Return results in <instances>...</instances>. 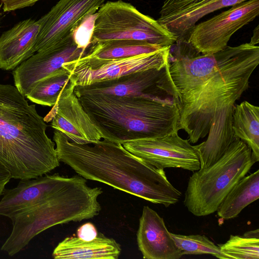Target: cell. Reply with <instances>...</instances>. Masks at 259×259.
<instances>
[{
	"instance_id": "cell-22",
	"label": "cell",
	"mask_w": 259,
	"mask_h": 259,
	"mask_svg": "<svg viewBox=\"0 0 259 259\" xmlns=\"http://www.w3.org/2000/svg\"><path fill=\"white\" fill-rule=\"evenodd\" d=\"M160 47L136 40H111L91 44L84 56L100 59L125 58L150 53Z\"/></svg>"
},
{
	"instance_id": "cell-7",
	"label": "cell",
	"mask_w": 259,
	"mask_h": 259,
	"mask_svg": "<svg viewBox=\"0 0 259 259\" xmlns=\"http://www.w3.org/2000/svg\"><path fill=\"white\" fill-rule=\"evenodd\" d=\"M120 39L140 40L160 47L171 46L177 40L157 20L131 4L108 1L96 13L91 44Z\"/></svg>"
},
{
	"instance_id": "cell-26",
	"label": "cell",
	"mask_w": 259,
	"mask_h": 259,
	"mask_svg": "<svg viewBox=\"0 0 259 259\" xmlns=\"http://www.w3.org/2000/svg\"><path fill=\"white\" fill-rule=\"evenodd\" d=\"M199 0H165L161 8L160 16L177 12Z\"/></svg>"
},
{
	"instance_id": "cell-29",
	"label": "cell",
	"mask_w": 259,
	"mask_h": 259,
	"mask_svg": "<svg viewBox=\"0 0 259 259\" xmlns=\"http://www.w3.org/2000/svg\"><path fill=\"white\" fill-rule=\"evenodd\" d=\"M12 179L10 171L0 162V196L2 195L5 186Z\"/></svg>"
},
{
	"instance_id": "cell-12",
	"label": "cell",
	"mask_w": 259,
	"mask_h": 259,
	"mask_svg": "<svg viewBox=\"0 0 259 259\" xmlns=\"http://www.w3.org/2000/svg\"><path fill=\"white\" fill-rule=\"evenodd\" d=\"M87 49L80 48L73 35L47 50L37 52L14 69L15 86L25 97L42 79L63 65L84 56Z\"/></svg>"
},
{
	"instance_id": "cell-27",
	"label": "cell",
	"mask_w": 259,
	"mask_h": 259,
	"mask_svg": "<svg viewBox=\"0 0 259 259\" xmlns=\"http://www.w3.org/2000/svg\"><path fill=\"white\" fill-rule=\"evenodd\" d=\"M77 237L84 241H91L98 235L97 230L94 224L88 222L82 225L77 230Z\"/></svg>"
},
{
	"instance_id": "cell-1",
	"label": "cell",
	"mask_w": 259,
	"mask_h": 259,
	"mask_svg": "<svg viewBox=\"0 0 259 259\" xmlns=\"http://www.w3.org/2000/svg\"><path fill=\"white\" fill-rule=\"evenodd\" d=\"M170 52L159 87L179 112V127L188 135L203 169L216 162L235 140L232 125L235 104L248 89L259 63V47L245 43L203 54L185 39Z\"/></svg>"
},
{
	"instance_id": "cell-18",
	"label": "cell",
	"mask_w": 259,
	"mask_h": 259,
	"mask_svg": "<svg viewBox=\"0 0 259 259\" xmlns=\"http://www.w3.org/2000/svg\"><path fill=\"white\" fill-rule=\"evenodd\" d=\"M121 249L112 238L98 234L91 241H84L74 236L67 237L59 242L52 253L55 259H117Z\"/></svg>"
},
{
	"instance_id": "cell-31",
	"label": "cell",
	"mask_w": 259,
	"mask_h": 259,
	"mask_svg": "<svg viewBox=\"0 0 259 259\" xmlns=\"http://www.w3.org/2000/svg\"><path fill=\"white\" fill-rule=\"evenodd\" d=\"M258 229L249 231L245 233L243 235L244 236L250 237H256L259 238Z\"/></svg>"
},
{
	"instance_id": "cell-5",
	"label": "cell",
	"mask_w": 259,
	"mask_h": 259,
	"mask_svg": "<svg viewBox=\"0 0 259 259\" xmlns=\"http://www.w3.org/2000/svg\"><path fill=\"white\" fill-rule=\"evenodd\" d=\"M102 193L100 187H89L82 177H72L60 191L12 220V230L1 250L13 256L34 237L52 227L94 218L101 210L98 198Z\"/></svg>"
},
{
	"instance_id": "cell-4",
	"label": "cell",
	"mask_w": 259,
	"mask_h": 259,
	"mask_svg": "<svg viewBox=\"0 0 259 259\" xmlns=\"http://www.w3.org/2000/svg\"><path fill=\"white\" fill-rule=\"evenodd\" d=\"M102 138L122 144L178 133L171 97L159 99L99 94L77 96Z\"/></svg>"
},
{
	"instance_id": "cell-28",
	"label": "cell",
	"mask_w": 259,
	"mask_h": 259,
	"mask_svg": "<svg viewBox=\"0 0 259 259\" xmlns=\"http://www.w3.org/2000/svg\"><path fill=\"white\" fill-rule=\"evenodd\" d=\"M39 0H0L5 12H11L33 5Z\"/></svg>"
},
{
	"instance_id": "cell-8",
	"label": "cell",
	"mask_w": 259,
	"mask_h": 259,
	"mask_svg": "<svg viewBox=\"0 0 259 259\" xmlns=\"http://www.w3.org/2000/svg\"><path fill=\"white\" fill-rule=\"evenodd\" d=\"M171 46L134 56L100 59L83 56L63 65L75 85L84 86L151 69H161L167 61Z\"/></svg>"
},
{
	"instance_id": "cell-2",
	"label": "cell",
	"mask_w": 259,
	"mask_h": 259,
	"mask_svg": "<svg viewBox=\"0 0 259 259\" xmlns=\"http://www.w3.org/2000/svg\"><path fill=\"white\" fill-rule=\"evenodd\" d=\"M53 140L60 162L87 180L107 184L151 203L168 207L178 202L181 192L158 168L106 139L79 144L56 130Z\"/></svg>"
},
{
	"instance_id": "cell-20",
	"label": "cell",
	"mask_w": 259,
	"mask_h": 259,
	"mask_svg": "<svg viewBox=\"0 0 259 259\" xmlns=\"http://www.w3.org/2000/svg\"><path fill=\"white\" fill-rule=\"evenodd\" d=\"M259 198V170L244 176L231 189L217 210L223 220L237 217L241 211Z\"/></svg>"
},
{
	"instance_id": "cell-6",
	"label": "cell",
	"mask_w": 259,
	"mask_h": 259,
	"mask_svg": "<svg viewBox=\"0 0 259 259\" xmlns=\"http://www.w3.org/2000/svg\"><path fill=\"white\" fill-rule=\"evenodd\" d=\"M255 162L249 147L235 139L216 162L194 171L185 194V206L197 217L217 211L225 197Z\"/></svg>"
},
{
	"instance_id": "cell-15",
	"label": "cell",
	"mask_w": 259,
	"mask_h": 259,
	"mask_svg": "<svg viewBox=\"0 0 259 259\" xmlns=\"http://www.w3.org/2000/svg\"><path fill=\"white\" fill-rule=\"evenodd\" d=\"M164 68L134 72L89 85H76L74 92L77 96L105 94L152 99L164 98L168 95L158 87Z\"/></svg>"
},
{
	"instance_id": "cell-21",
	"label": "cell",
	"mask_w": 259,
	"mask_h": 259,
	"mask_svg": "<svg viewBox=\"0 0 259 259\" xmlns=\"http://www.w3.org/2000/svg\"><path fill=\"white\" fill-rule=\"evenodd\" d=\"M232 132L235 138L251 149L256 161H259V107L244 101L235 105L232 116Z\"/></svg>"
},
{
	"instance_id": "cell-13",
	"label": "cell",
	"mask_w": 259,
	"mask_h": 259,
	"mask_svg": "<svg viewBox=\"0 0 259 259\" xmlns=\"http://www.w3.org/2000/svg\"><path fill=\"white\" fill-rule=\"evenodd\" d=\"M70 82L62 90L56 104L44 118L46 122L71 141L87 144L102 139L101 136L74 92Z\"/></svg>"
},
{
	"instance_id": "cell-17",
	"label": "cell",
	"mask_w": 259,
	"mask_h": 259,
	"mask_svg": "<svg viewBox=\"0 0 259 259\" xmlns=\"http://www.w3.org/2000/svg\"><path fill=\"white\" fill-rule=\"evenodd\" d=\"M41 28L40 21H21L0 36V69H15L36 52L35 45Z\"/></svg>"
},
{
	"instance_id": "cell-11",
	"label": "cell",
	"mask_w": 259,
	"mask_h": 259,
	"mask_svg": "<svg viewBox=\"0 0 259 259\" xmlns=\"http://www.w3.org/2000/svg\"><path fill=\"white\" fill-rule=\"evenodd\" d=\"M123 146L129 152L162 169L180 168L195 171L200 168L194 146L175 133L165 136L126 142Z\"/></svg>"
},
{
	"instance_id": "cell-32",
	"label": "cell",
	"mask_w": 259,
	"mask_h": 259,
	"mask_svg": "<svg viewBox=\"0 0 259 259\" xmlns=\"http://www.w3.org/2000/svg\"><path fill=\"white\" fill-rule=\"evenodd\" d=\"M2 5L0 6V7H1ZM0 15H1V13H0Z\"/></svg>"
},
{
	"instance_id": "cell-3",
	"label": "cell",
	"mask_w": 259,
	"mask_h": 259,
	"mask_svg": "<svg viewBox=\"0 0 259 259\" xmlns=\"http://www.w3.org/2000/svg\"><path fill=\"white\" fill-rule=\"evenodd\" d=\"M47 126L15 86L0 83V162L12 178H35L60 165Z\"/></svg>"
},
{
	"instance_id": "cell-9",
	"label": "cell",
	"mask_w": 259,
	"mask_h": 259,
	"mask_svg": "<svg viewBox=\"0 0 259 259\" xmlns=\"http://www.w3.org/2000/svg\"><path fill=\"white\" fill-rule=\"evenodd\" d=\"M259 14V0H248L196 25L187 42L198 52L214 53L224 49L232 36Z\"/></svg>"
},
{
	"instance_id": "cell-16",
	"label": "cell",
	"mask_w": 259,
	"mask_h": 259,
	"mask_svg": "<svg viewBox=\"0 0 259 259\" xmlns=\"http://www.w3.org/2000/svg\"><path fill=\"white\" fill-rule=\"evenodd\" d=\"M137 241L144 258L179 259L184 255L167 230L163 218L148 206L143 208Z\"/></svg>"
},
{
	"instance_id": "cell-30",
	"label": "cell",
	"mask_w": 259,
	"mask_h": 259,
	"mask_svg": "<svg viewBox=\"0 0 259 259\" xmlns=\"http://www.w3.org/2000/svg\"><path fill=\"white\" fill-rule=\"evenodd\" d=\"M259 42V25L255 28L253 30V33L252 37L251 38L250 44L253 45H257Z\"/></svg>"
},
{
	"instance_id": "cell-25",
	"label": "cell",
	"mask_w": 259,
	"mask_h": 259,
	"mask_svg": "<svg viewBox=\"0 0 259 259\" xmlns=\"http://www.w3.org/2000/svg\"><path fill=\"white\" fill-rule=\"evenodd\" d=\"M171 235L184 255L209 254L220 259H225L219 246L205 235H185L172 233Z\"/></svg>"
},
{
	"instance_id": "cell-24",
	"label": "cell",
	"mask_w": 259,
	"mask_h": 259,
	"mask_svg": "<svg viewBox=\"0 0 259 259\" xmlns=\"http://www.w3.org/2000/svg\"><path fill=\"white\" fill-rule=\"evenodd\" d=\"M218 246L225 259L259 258V238L231 235L226 243Z\"/></svg>"
},
{
	"instance_id": "cell-23",
	"label": "cell",
	"mask_w": 259,
	"mask_h": 259,
	"mask_svg": "<svg viewBox=\"0 0 259 259\" xmlns=\"http://www.w3.org/2000/svg\"><path fill=\"white\" fill-rule=\"evenodd\" d=\"M70 82L69 72L62 67L37 83L26 97L34 103L53 106Z\"/></svg>"
},
{
	"instance_id": "cell-19",
	"label": "cell",
	"mask_w": 259,
	"mask_h": 259,
	"mask_svg": "<svg viewBox=\"0 0 259 259\" xmlns=\"http://www.w3.org/2000/svg\"><path fill=\"white\" fill-rule=\"evenodd\" d=\"M248 0H199L183 9L163 16L157 21L177 38H184L205 15L221 9Z\"/></svg>"
},
{
	"instance_id": "cell-10",
	"label": "cell",
	"mask_w": 259,
	"mask_h": 259,
	"mask_svg": "<svg viewBox=\"0 0 259 259\" xmlns=\"http://www.w3.org/2000/svg\"><path fill=\"white\" fill-rule=\"evenodd\" d=\"M105 0H60L39 20L36 52L50 48L73 35L76 29L103 5Z\"/></svg>"
},
{
	"instance_id": "cell-14",
	"label": "cell",
	"mask_w": 259,
	"mask_h": 259,
	"mask_svg": "<svg viewBox=\"0 0 259 259\" xmlns=\"http://www.w3.org/2000/svg\"><path fill=\"white\" fill-rule=\"evenodd\" d=\"M72 177L45 174L20 180L16 187L5 189L0 200V215L13 220L19 214L48 199L62 189Z\"/></svg>"
}]
</instances>
